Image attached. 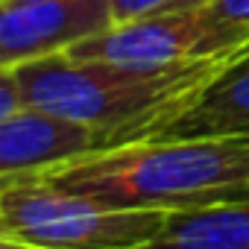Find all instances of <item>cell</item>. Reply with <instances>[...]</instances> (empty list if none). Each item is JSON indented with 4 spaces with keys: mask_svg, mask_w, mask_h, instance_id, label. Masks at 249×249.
Returning a JSON list of instances; mask_svg holds the SVG:
<instances>
[{
    "mask_svg": "<svg viewBox=\"0 0 249 249\" xmlns=\"http://www.w3.org/2000/svg\"><path fill=\"white\" fill-rule=\"evenodd\" d=\"M103 147V135L82 123L24 106L0 117V185L30 173H47Z\"/></svg>",
    "mask_w": 249,
    "mask_h": 249,
    "instance_id": "6",
    "label": "cell"
},
{
    "mask_svg": "<svg viewBox=\"0 0 249 249\" xmlns=\"http://www.w3.org/2000/svg\"><path fill=\"white\" fill-rule=\"evenodd\" d=\"M243 135H249V38L179 111L156 123L141 141Z\"/></svg>",
    "mask_w": 249,
    "mask_h": 249,
    "instance_id": "7",
    "label": "cell"
},
{
    "mask_svg": "<svg viewBox=\"0 0 249 249\" xmlns=\"http://www.w3.org/2000/svg\"><path fill=\"white\" fill-rule=\"evenodd\" d=\"M0 211L12 234L33 249H138L170 211L111 208L30 173L0 185Z\"/></svg>",
    "mask_w": 249,
    "mask_h": 249,
    "instance_id": "3",
    "label": "cell"
},
{
    "mask_svg": "<svg viewBox=\"0 0 249 249\" xmlns=\"http://www.w3.org/2000/svg\"><path fill=\"white\" fill-rule=\"evenodd\" d=\"M106 27V0H0V71L62 53Z\"/></svg>",
    "mask_w": 249,
    "mask_h": 249,
    "instance_id": "5",
    "label": "cell"
},
{
    "mask_svg": "<svg viewBox=\"0 0 249 249\" xmlns=\"http://www.w3.org/2000/svg\"><path fill=\"white\" fill-rule=\"evenodd\" d=\"M138 249H249V196L176 208Z\"/></svg>",
    "mask_w": 249,
    "mask_h": 249,
    "instance_id": "8",
    "label": "cell"
},
{
    "mask_svg": "<svg viewBox=\"0 0 249 249\" xmlns=\"http://www.w3.org/2000/svg\"><path fill=\"white\" fill-rule=\"evenodd\" d=\"M38 176L111 208H194L249 185V135L117 144Z\"/></svg>",
    "mask_w": 249,
    "mask_h": 249,
    "instance_id": "2",
    "label": "cell"
},
{
    "mask_svg": "<svg viewBox=\"0 0 249 249\" xmlns=\"http://www.w3.org/2000/svg\"><path fill=\"white\" fill-rule=\"evenodd\" d=\"M106 3H108L111 27H117V24H132L153 15H164V12L196 9V6H205L208 0H106Z\"/></svg>",
    "mask_w": 249,
    "mask_h": 249,
    "instance_id": "9",
    "label": "cell"
},
{
    "mask_svg": "<svg viewBox=\"0 0 249 249\" xmlns=\"http://www.w3.org/2000/svg\"><path fill=\"white\" fill-rule=\"evenodd\" d=\"M249 36L226 30L205 15V6L164 12L132 24L106 27L73 47L62 50L73 59L88 62H114V65H141V68H167L182 62H196L220 56Z\"/></svg>",
    "mask_w": 249,
    "mask_h": 249,
    "instance_id": "4",
    "label": "cell"
},
{
    "mask_svg": "<svg viewBox=\"0 0 249 249\" xmlns=\"http://www.w3.org/2000/svg\"><path fill=\"white\" fill-rule=\"evenodd\" d=\"M237 47L167 68L88 62L53 53L15 68V79L24 106L82 123L103 135L106 147H117L141 141L156 123L179 111Z\"/></svg>",
    "mask_w": 249,
    "mask_h": 249,
    "instance_id": "1",
    "label": "cell"
},
{
    "mask_svg": "<svg viewBox=\"0 0 249 249\" xmlns=\"http://www.w3.org/2000/svg\"><path fill=\"white\" fill-rule=\"evenodd\" d=\"M243 196H249V185H246V188H243V191L237 194V199H243Z\"/></svg>",
    "mask_w": 249,
    "mask_h": 249,
    "instance_id": "13",
    "label": "cell"
},
{
    "mask_svg": "<svg viewBox=\"0 0 249 249\" xmlns=\"http://www.w3.org/2000/svg\"><path fill=\"white\" fill-rule=\"evenodd\" d=\"M0 249H33V246L21 243V240L12 234V229H9L6 220H3V211H0Z\"/></svg>",
    "mask_w": 249,
    "mask_h": 249,
    "instance_id": "12",
    "label": "cell"
},
{
    "mask_svg": "<svg viewBox=\"0 0 249 249\" xmlns=\"http://www.w3.org/2000/svg\"><path fill=\"white\" fill-rule=\"evenodd\" d=\"M205 15L226 30L249 36V0H208Z\"/></svg>",
    "mask_w": 249,
    "mask_h": 249,
    "instance_id": "10",
    "label": "cell"
},
{
    "mask_svg": "<svg viewBox=\"0 0 249 249\" xmlns=\"http://www.w3.org/2000/svg\"><path fill=\"white\" fill-rule=\"evenodd\" d=\"M24 108V97L15 79V71H0V117Z\"/></svg>",
    "mask_w": 249,
    "mask_h": 249,
    "instance_id": "11",
    "label": "cell"
}]
</instances>
